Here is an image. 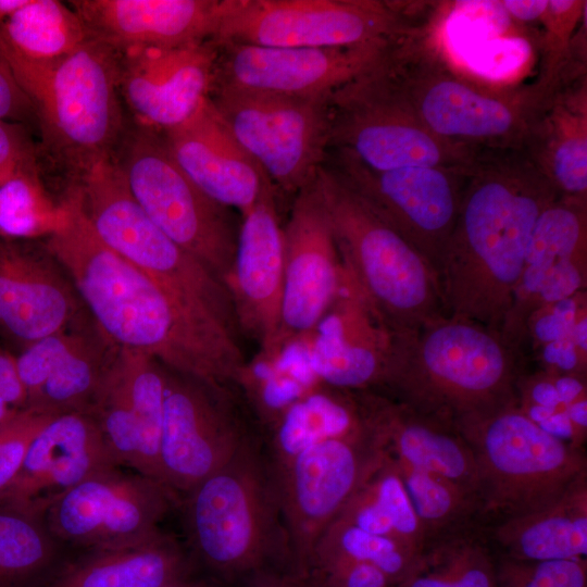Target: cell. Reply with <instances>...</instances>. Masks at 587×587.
Returning a JSON list of instances; mask_svg holds the SVG:
<instances>
[{
  "label": "cell",
  "mask_w": 587,
  "mask_h": 587,
  "mask_svg": "<svg viewBox=\"0 0 587 587\" xmlns=\"http://www.w3.org/2000/svg\"><path fill=\"white\" fill-rule=\"evenodd\" d=\"M61 225L41 239L71 278L85 309L116 347L218 385L241 387L249 364L241 339L183 305L93 233L71 186Z\"/></svg>",
  "instance_id": "obj_1"
},
{
  "label": "cell",
  "mask_w": 587,
  "mask_h": 587,
  "mask_svg": "<svg viewBox=\"0 0 587 587\" xmlns=\"http://www.w3.org/2000/svg\"><path fill=\"white\" fill-rule=\"evenodd\" d=\"M559 196L524 150L479 152L437 268L446 316L501 333L536 222Z\"/></svg>",
  "instance_id": "obj_2"
},
{
  "label": "cell",
  "mask_w": 587,
  "mask_h": 587,
  "mask_svg": "<svg viewBox=\"0 0 587 587\" xmlns=\"http://www.w3.org/2000/svg\"><path fill=\"white\" fill-rule=\"evenodd\" d=\"M378 390L449 424L517 403L524 353L499 330L441 315L388 333Z\"/></svg>",
  "instance_id": "obj_3"
},
{
  "label": "cell",
  "mask_w": 587,
  "mask_h": 587,
  "mask_svg": "<svg viewBox=\"0 0 587 587\" xmlns=\"http://www.w3.org/2000/svg\"><path fill=\"white\" fill-rule=\"evenodd\" d=\"M179 503L186 548L201 574L226 587H247L270 576L297 577L261 433L183 494Z\"/></svg>",
  "instance_id": "obj_4"
},
{
  "label": "cell",
  "mask_w": 587,
  "mask_h": 587,
  "mask_svg": "<svg viewBox=\"0 0 587 587\" xmlns=\"http://www.w3.org/2000/svg\"><path fill=\"white\" fill-rule=\"evenodd\" d=\"M0 42L30 100L46 154L74 183L98 162L115 158L126 127L118 88V54L88 39L70 54L33 61Z\"/></svg>",
  "instance_id": "obj_5"
},
{
  "label": "cell",
  "mask_w": 587,
  "mask_h": 587,
  "mask_svg": "<svg viewBox=\"0 0 587 587\" xmlns=\"http://www.w3.org/2000/svg\"><path fill=\"white\" fill-rule=\"evenodd\" d=\"M341 266L388 333L416 328L444 313L435 270L333 168L316 177Z\"/></svg>",
  "instance_id": "obj_6"
},
{
  "label": "cell",
  "mask_w": 587,
  "mask_h": 587,
  "mask_svg": "<svg viewBox=\"0 0 587 587\" xmlns=\"http://www.w3.org/2000/svg\"><path fill=\"white\" fill-rule=\"evenodd\" d=\"M386 66L427 129L479 150H524L552 96L535 84L511 89L474 84L458 75L421 34L396 43Z\"/></svg>",
  "instance_id": "obj_7"
},
{
  "label": "cell",
  "mask_w": 587,
  "mask_h": 587,
  "mask_svg": "<svg viewBox=\"0 0 587 587\" xmlns=\"http://www.w3.org/2000/svg\"><path fill=\"white\" fill-rule=\"evenodd\" d=\"M97 237L147 273L183 305L241 338L229 288L165 235L130 193L115 158L73 184Z\"/></svg>",
  "instance_id": "obj_8"
},
{
  "label": "cell",
  "mask_w": 587,
  "mask_h": 587,
  "mask_svg": "<svg viewBox=\"0 0 587 587\" xmlns=\"http://www.w3.org/2000/svg\"><path fill=\"white\" fill-rule=\"evenodd\" d=\"M478 474V521L489 525L538 510L587 476L583 449L544 432L511 404L455 425Z\"/></svg>",
  "instance_id": "obj_9"
},
{
  "label": "cell",
  "mask_w": 587,
  "mask_h": 587,
  "mask_svg": "<svg viewBox=\"0 0 587 587\" xmlns=\"http://www.w3.org/2000/svg\"><path fill=\"white\" fill-rule=\"evenodd\" d=\"M387 57L332 95L328 150L376 172L415 166L458 168L472 163L483 150L442 139L427 129L397 88L386 66Z\"/></svg>",
  "instance_id": "obj_10"
},
{
  "label": "cell",
  "mask_w": 587,
  "mask_h": 587,
  "mask_svg": "<svg viewBox=\"0 0 587 587\" xmlns=\"http://www.w3.org/2000/svg\"><path fill=\"white\" fill-rule=\"evenodd\" d=\"M115 160L154 224L229 288L238 238L229 210L180 170L162 133L139 124L126 130Z\"/></svg>",
  "instance_id": "obj_11"
},
{
  "label": "cell",
  "mask_w": 587,
  "mask_h": 587,
  "mask_svg": "<svg viewBox=\"0 0 587 587\" xmlns=\"http://www.w3.org/2000/svg\"><path fill=\"white\" fill-rule=\"evenodd\" d=\"M399 2L223 0L216 43L323 48L395 41L420 33Z\"/></svg>",
  "instance_id": "obj_12"
},
{
  "label": "cell",
  "mask_w": 587,
  "mask_h": 587,
  "mask_svg": "<svg viewBox=\"0 0 587 587\" xmlns=\"http://www.w3.org/2000/svg\"><path fill=\"white\" fill-rule=\"evenodd\" d=\"M165 376L159 479L178 496L229 462L261 428L240 387L167 367Z\"/></svg>",
  "instance_id": "obj_13"
},
{
  "label": "cell",
  "mask_w": 587,
  "mask_h": 587,
  "mask_svg": "<svg viewBox=\"0 0 587 587\" xmlns=\"http://www.w3.org/2000/svg\"><path fill=\"white\" fill-rule=\"evenodd\" d=\"M330 97L228 88H212L209 96L232 134L273 185L294 196L311 185L325 164Z\"/></svg>",
  "instance_id": "obj_14"
},
{
  "label": "cell",
  "mask_w": 587,
  "mask_h": 587,
  "mask_svg": "<svg viewBox=\"0 0 587 587\" xmlns=\"http://www.w3.org/2000/svg\"><path fill=\"white\" fill-rule=\"evenodd\" d=\"M382 454L383 448L362 420L361 428L351 434L314 444L283 463L271 462L299 579L316 541Z\"/></svg>",
  "instance_id": "obj_15"
},
{
  "label": "cell",
  "mask_w": 587,
  "mask_h": 587,
  "mask_svg": "<svg viewBox=\"0 0 587 587\" xmlns=\"http://www.w3.org/2000/svg\"><path fill=\"white\" fill-rule=\"evenodd\" d=\"M120 467L90 475L48 507L42 519L54 539L89 551L161 529L178 496L158 479Z\"/></svg>",
  "instance_id": "obj_16"
},
{
  "label": "cell",
  "mask_w": 587,
  "mask_h": 587,
  "mask_svg": "<svg viewBox=\"0 0 587 587\" xmlns=\"http://www.w3.org/2000/svg\"><path fill=\"white\" fill-rule=\"evenodd\" d=\"M398 41L323 48L215 42L218 54L212 88L330 97L379 64Z\"/></svg>",
  "instance_id": "obj_17"
},
{
  "label": "cell",
  "mask_w": 587,
  "mask_h": 587,
  "mask_svg": "<svg viewBox=\"0 0 587 587\" xmlns=\"http://www.w3.org/2000/svg\"><path fill=\"white\" fill-rule=\"evenodd\" d=\"M334 152L329 167L412 243L437 274L457 218L467 165L376 172Z\"/></svg>",
  "instance_id": "obj_18"
},
{
  "label": "cell",
  "mask_w": 587,
  "mask_h": 587,
  "mask_svg": "<svg viewBox=\"0 0 587 587\" xmlns=\"http://www.w3.org/2000/svg\"><path fill=\"white\" fill-rule=\"evenodd\" d=\"M586 283L587 198L560 195L536 222L502 336L525 353L532 317L585 292Z\"/></svg>",
  "instance_id": "obj_19"
},
{
  "label": "cell",
  "mask_w": 587,
  "mask_h": 587,
  "mask_svg": "<svg viewBox=\"0 0 587 587\" xmlns=\"http://www.w3.org/2000/svg\"><path fill=\"white\" fill-rule=\"evenodd\" d=\"M90 317L41 239L0 236V341L14 355Z\"/></svg>",
  "instance_id": "obj_20"
},
{
  "label": "cell",
  "mask_w": 587,
  "mask_h": 587,
  "mask_svg": "<svg viewBox=\"0 0 587 587\" xmlns=\"http://www.w3.org/2000/svg\"><path fill=\"white\" fill-rule=\"evenodd\" d=\"M283 232L284 286L277 359L288 345L314 332L340 283V258L316 179L295 195Z\"/></svg>",
  "instance_id": "obj_21"
},
{
  "label": "cell",
  "mask_w": 587,
  "mask_h": 587,
  "mask_svg": "<svg viewBox=\"0 0 587 587\" xmlns=\"http://www.w3.org/2000/svg\"><path fill=\"white\" fill-rule=\"evenodd\" d=\"M218 49L212 39L118 54V88L137 124L165 132L209 98Z\"/></svg>",
  "instance_id": "obj_22"
},
{
  "label": "cell",
  "mask_w": 587,
  "mask_h": 587,
  "mask_svg": "<svg viewBox=\"0 0 587 587\" xmlns=\"http://www.w3.org/2000/svg\"><path fill=\"white\" fill-rule=\"evenodd\" d=\"M275 195L270 182L242 215L229 282L240 332L257 342L259 360L266 364L277 360L284 286V232Z\"/></svg>",
  "instance_id": "obj_23"
},
{
  "label": "cell",
  "mask_w": 587,
  "mask_h": 587,
  "mask_svg": "<svg viewBox=\"0 0 587 587\" xmlns=\"http://www.w3.org/2000/svg\"><path fill=\"white\" fill-rule=\"evenodd\" d=\"M116 349L88 317L18 352L26 408L49 414L87 412Z\"/></svg>",
  "instance_id": "obj_24"
},
{
  "label": "cell",
  "mask_w": 587,
  "mask_h": 587,
  "mask_svg": "<svg viewBox=\"0 0 587 587\" xmlns=\"http://www.w3.org/2000/svg\"><path fill=\"white\" fill-rule=\"evenodd\" d=\"M115 466L121 465L89 413H60L33 439L18 474L0 496V504L42 517L48 507L68 489Z\"/></svg>",
  "instance_id": "obj_25"
},
{
  "label": "cell",
  "mask_w": 587,
  "mask_h": 587,
  "mask_svg": "<svg viewBox=\"0 0 587 587\" xmlns=\"http://www.w3.org/2000/svg\"><path fill=\"white\" fill-rule=\"evenodd\" d=\"M90 39L117 54L211 39L223 0H74Z\"/></svg>",
  "instance_id": "obj_26"
},
{
  "label": "cell",
  "mask_w": 587,
  "mask_h": 587,
  "mask_svg": "<svg viewBox=\"0 0 587 587\" xmlns=\"http://www.w3.org/2000/svg\"><path fill=\"white\" fill-rule=\"evenodd\" d=\"M180 170L209 198L241 215L271 182L208 98L182 124L162 133Z\"/></svg>",
  "instance_id": "obj_27"
},
{
  "label": "cell",
  "mask_w": 587,
  "mask_h": 587,
  "mask_svg": "<svg viewBox=\"0 0 587 587\" xmlns=\"http://www.w3.org/2000/svg\"><path fill=\"white\" fill-rule=\"evenodd\" d=\"M354 395L364 423L392 459L450 480L478 505L475 458L455 427L379 391L362 390Z\"/></svg>",
  "instance_id": "obj_28"
},
{
  "label": "cell",
  "mask_w": 587,
  "mask_h": 587,
  "mask_svg": "<svg viewBox=\"0 0 587 587\" xmlns=\"http://www.w3.org/2000/svg\"><path fill=\"white\" fill-rule=\"evenodd\" d=\"M314 330L309 363L319 383L344 391L379 389L388 332L342 267L337 295Z\"/></svg>",
  "instance_id": "obj_29"
},
{
  "label": "cell",
  "mask_w": 587,
  "mask_h": 587,
  "mask_svg": "<svg viewBox=\"0 0 587 587\" xmlns=\"http://www.w3.org/2000/svg\"><path fill=\"white\" fill-rule=\"evenodd\" d=\"M186 546L159 529L137 541L86 551L47 587H165L200 575Z\"/></svg>",
  "instance_id": "obj_30"
},
{
  "label": "cell",
  "mask_w": 587,
  "mask_h": 587,
  "mask_svg": "<svg viewBox=\"0 0 587 587\" xmlns=\"http://www.w3.org/2000/svg\"><path fill=\"white\" fill-rule=\"evenodd\" d=\"M524 151L560 195L587 198L586 76L553 92Z\"/></svg>",
  "instance_id": "obj_31"
},
{
  "label": "cell",
  "mask_w": 587,
  "mask_h": 587,
  "mask_svg": "<svg viewBox=\"0 0 587 587\" xmlns=\"http://www.w3.org/2000/svg\"><path fill=\"white\" fill-rule=\"evenodd\" d=\"M491 542L502 558L546 561L586 558L587 476L551 503L489 525Z\"/></svg>",
  "instance_id": "obj_32"
},
{
  "label": "cell",
  "mask_w": 587,
  "mask_h": 587,
  "mask_svg": "<svg viewBox=\"0 0 587 587\" xmlns=\"http://www.w3.org/2000/svg\"><path fill=\"white\" fill-rule=\"evenodd\" d=\"M315 385L287 408L262 433L264 448L273 464L283 463L320 441L346 436L362 426L353 391Z\"/></svg>",
  "instance_id": "obj_33"
},
{
  "label": "cell",
  "mask_w": 587,
  "mask_h": 587,
  "mask_svg": "<svg viewBox=\"0 0 587 587\" xmlns=\"http://www.w3.org/2000/svg\"><path fill=\"white\" fill-rule=\"evenodd\" d=\"M336 519L394 539L417 555L427 544L403 480L384 449L377 465Z\"/></svg>",
  "instance_id": "obj_34"
},
{
  "label": "cell",
  "mask_w": 587,
  "mask_h": 587,
  "mask_svg": "<svg viewBox=\"0 0 587 587\" xmlns=\"http://www.w3.org/2000/svg\"><path fill=\"white\" fill-rule=\"evenodd\" d=\"M396 587H497V560L478 527L465 528L424 547Z\"/></svg>",
  "instance_id": "obj_35"
},
{
  "label": "cell",
  "mask_w": 587,
  "mask_h": 587,
  "mask_svg": "<svg viewBox=\"0 0 587 587\" xmlns=\"http://www.w3.org/2000/svg\"><path fill=\"white\" fill-rule=\"evenodd\" d=\"M58 542L41 516L0 504V587H47L63 565Z\"/></svg>",
  "instance_id": "obj_36"
},
{
  "label": "cell",
  "mask_w": 587,
  "mask_h": 587,
  "mask_svg": "<svg viewBox=\"0 0 587 587\" xmlns=\"http://www.w3.org/2000/svg\"><path fill=\"white\" fill-rule=\"evenodd\" d=\"M0 34L14 51L39 62L65 57L89 39L75 10L59 0H29L0 23Z\"/></svg>",
  "instance_id": "obj_37"
},
{
  "label": "cell",
  "mask_w": 587,
  "mask_h": 587,
  "mask_svg": "<svg viewBox=\"0 0 587 587\" xmlns=\"http://www.w3.org/2000/svg\"><path fill=\"white\" fill-rule=\"evenodd\" d=\"M87 413L96 421L118 465L139 473L140 434L125 349L117 347Z\"/></svg>",
  "instance_id": "obj_38"
},
{
  "label": "cell",
  "mask_w": 587,
  "mask_h": 587,
  "mask_svg": "<svg viewBox=\"0 0 587 587\" xmlns=\"http://www.w3.org/2000/svg\"><path fill=\"white\" fill-rule=\"evenodd\" d=\"M586 1L548 0V7L540 18L544 34L540 41V71L534 83L547 93L561 86L586 76V58L584 49H576L586 41V28L575 29L586 16Z\"/></svg>",
  "instance_id": "obj_39"
},
{
  "label": "cell",
  "mask_w": 587,
  "mask_h": 587,
  "mask_svg": "<svg viewBox=\"0 0 587 587\" xmlns=\"http://www.w3.org/2000/svg\"><path fill=\"white\" fill-rule=\"evenodd\" d=\"M392 461L403 480L427 542L475 526L478 521V505L470 495L437 474L409 466L395 459Z\"/></svg>",
  "instance_id": "obj_40"
},
{
  "label": "cell",
  "mask_w": 587,
  "mask_h": 587,
  "mask_svg": "<svg viewBox=\"0 0 587 587\" xmlns=\"http://www.w3.org/2000/svg\"><path fill=\"white\" fill-rule=\"evenodd\" d=\"M64 205L48 196L38 165L23 168L0 184V236L45 239L62 223Z\"/></svg>",
  "instance_id": "obj_41"
},
{
  "label": "cell",
  "mask_w": 587,
  "mask_h": 587,
  "mask_svg": "<svg viewBox=\"0 0 587 587\" xmlns=\"http://www.w3.org/2000/svg\"><path fill=\"white\" fill-rule=\"evenodd\" d=\"M416 558L417 554L394 539L336 519L316 541L307 567L313 561L323 560L363 562L378 567L396 587L409 573Z\"/></svg>",
  "instance_id": "obj_42"
},
{
  "label": "cell",
  "mask_w": 587,
  "mask_h": 587,
  "mask_svg": "<svg viewBox=\"0 0 587 587\" xmlns=\"http://www.w3.org/2000/svg\"><path fill=\"white\" fill-rule=\"evenodd\" d=\"M497 587H587L586 558L497 560Z\"/></svg>",
  "instance_id": "obj_43"
},
{
  "label": "cell",
  "mask_w": 587,
  "mask_h": 587,
  "mask_svg": "<svg viewBox=\"0 0 587 587\" xmlns=\"http://www.w3.org/2000/svg\"><path fill=\"white\" fill-rule=\"evenodd\" d=\"M53 415L30 408L14 414L11 429L0 445V496L18 474L33 439Z\"/></svg>",
  "instance_id": "obj_44"
},
{
  "label": "cell",
  "mask_w": 587,
  "mask_h": 587,
  "mask_svg": "<svg viewBox=\"0 0 587 587\" xmlns=\"http://www.w3.org/2000/svg\"><path fill=\"white\" fill-rule=\"evenodd\" d=\"M38 165L25 125L0 121V184L18 171Z\"/></svg>",
  "instance_id": "obj_45"
},
{
  "label": "cell",
  "mask_w": 587,
  "mask_h": 587,
  "mask_svg": "<svg viewBox=\"0 0 587 587\" xmlns=\"http://www.w3.org/2000/svg\"><path fill=\"white\" fill-rule=\"evenodd\" d=\"M582 295L583 292L537 312L529 322V342L534 339L546 345L570 336L577 319L576 301Z\"/></svg>",
  "instance_id": "obj_46"
},
{
  "label": "cell",
  "mask_w": 587,
  "mask_h": 587,
  "mask_svg": "<svg viewBox=\"0 0 587 587\" xmlns=\"http://www.w3.org/2000/svg\"><path fill=\"white\" fill-rule=\"evenodd\" d=\"M0 121H36L33 104L17 82L0 42Z\"/></svg>",
  "instance_id": "obj_47"
},
{
  "label": "cell",
  "mask_w": 587,
  "mask_h": 587,
  "mask_svg": "<svg viewBox=\"0 0 587 587\" xmlns=\"http://www.w3.org/2000/svg\"><path fill=\"white\" fill-rule=\"evenodd\" d=\"M544 361L552 366L551 372H563L583 376L586 361L579 355L571 335L562 339L546 344L542 351Z\"/></svg>",
  "instance_id": "obj_48"
},
{
  "label": "cell",
  "mask_w": 587,
  "mask_h": 587,
  "mask_svg": "<svg viewBox=\"0 0 587 587\" xmlns=\"http://www.w3.org/2000/svg\"><path fill=\"white\" fill-rule=\"evenodd\" d=\"M0 400L16 410L26 408V392L18 376L15 355L1 345Z\"/></svg>",
  "instance_id": "obj_49"
},
{
  "label": "cell",
  "mask_w": 587,
  "mask_h": 587,
  "mask_svg": "<svg viewBox=\"0 0 587 587\" xmlns=\"http://www.w3.org/2000/svg\"><path fill=\"white\" fill-rule=\"evenodd\" d=\"M553 383L559 401L563 407L586 398V385L583 376L554 373Z\"/></svg>",
  "instance_id": "obj_50"
},
{
  "label": "cell",
  "mask_w": 587,
  "mask_h": 587,
  "mask_svg": "<svg viewBox=\"0 0 587 587\" xmlns=\"http://www.w3.org/2000/svg\"><path fill=\"white\" fill-rule=\"evenodd\" d=\"M503 10L514 20L520 22L540 21L547 7L548 0H505L501 1Z\"/></svg>",
  "instance_id": "obj_51"
},
{
  "label": "cell",
  "mask_w": 587,
  "mask_h": 587,
  "mask_svg": "<svg viewBox=\"0 0 587 587\" xmlns=\"http://www.w3.org/2000/svg\"><path fill=\"white\" fill-rule=\"evenodd\" d=\"M564 412L572 422L577 433L586 438L587 432V399L582 398L564 407Z\"/></svg>",
  "instance_id": "obj_52"
},
{
  "label": "cell",
  "mask_w": 587,
  "mask_h": 587,
  "mask_svg": "<svg viewBox=\"0 0 587 587\" xmlns=\"http://www.w3.org/2000/svg\"><path fill=\"white\" fill-rule=\"evenodd\" d=\"M247 587H304V585L295 576H270L258 579Z\"/></svg>",
  "instance_id": "obj_53"
},
{
  "label": "cell",
  "mask_w": 587,
  "mask_h": 587,
  "mask_svg": "<svg viewBox=\"0 0 587 587\" xmlns=\"http://www.w3.org/2000/svg\"><path fill=\"white\" fill-rule=\"evenodd\" d=\"M29 0H0V23L7 21L22 8H24Z\"/></svg>",
  "instance_id": "obj_54"
},
{
  "label": "cell",
  "mask_w": 587,
  "mask_h": 587,
  "mask_svg": "<svg viewBox=\"0 0 587 587\" xmlns=\"http://www.w3.org/2000/svg\"><path fill=\"white\" fill-rule=\"evenodd\" d=\"M165 587H226V586L215 582L214 579L203 574H200L187 580H184L174 585L165 586Z\"/></svg>",
  "instance_id": "obj_55"
},
{
  "label": "cell",
  "mask_w": 587,
  "mask_h": 587,
  "mask_svg": "<svg viewBox=\"0 0 587 587\" xmlns=\"http://www.w3.org/2000/svg\"><path fill=\"white\" fill-rule=\"evenodd\" d=\"M22 410V409H21ZM17 412V411H16ZM15 412V413H16ZM14 413V414H15ZM14 414H12L9 419H7L5 421H3L2 423H0V445L1 442L4 440V438L7 437V435L9 434L10 429H11V426H12V419L14 416Z\"/></svg>",
  "instance_id": "obj_56"
},
{
  "label": "cell",
  "mask_w": 587,
  "mask_h": 587,
  "mask_svg": "<svg viewBox=\"0 0 587 587\" xmlns=\"http://www.w3.org/2000/svg\"><path fill=\"white\" fill-rule=\"evenodd\" d=\"M16 411L18 410L11 408L10 405L0 400V423L9 419Z\"/></svg>",
  "instance_id": "obj_57"
}]
</instances>
